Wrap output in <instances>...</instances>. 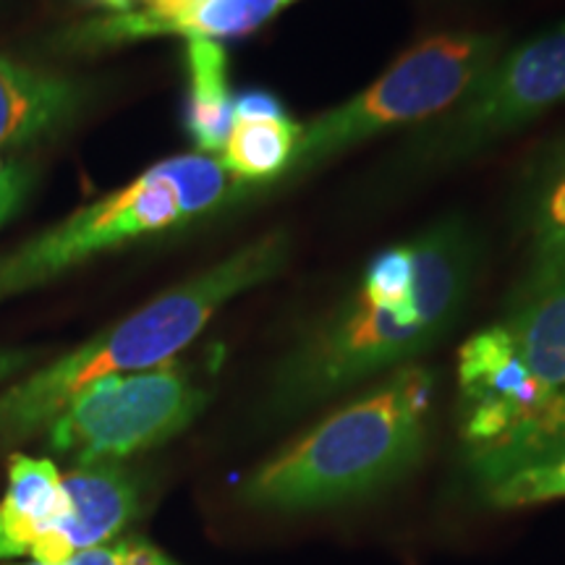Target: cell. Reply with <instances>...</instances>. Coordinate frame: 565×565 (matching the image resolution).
I'll return each instance as SVG.
<instances>
[{"mask_svg": "<svg viewBox=\"0 0 565 565\" xmlns=\"http://www.w3.org/2000/svg\"><path fill=\"white\" fill-rule=\"evenodd\" d=\"M484 242L445 215L362 267L356 286L299 335L273 370L265 414L286 422L435 349L475 294Z\"/></svg>", "mask_w": 565, "mask_h": 565, "instance_id": "cell-1", "label": "cell"}, {"mask_svg": "<svg viewBox=\"0 0 565 565\" xmlns=\"http://www.w3.org/2000/svg\"><path fill=\"white\" fill-rule=\"evenodd\" d=\"M288 259V231H267L228 257L175 282L74 351L6 385L0 391V454L45 433L63 406L97 380L173 362L225 303L273 280Z\"/></svg>", "mask_w": 565, "mask_h": 565, "instance_id": "cell-2", "label": "cell"}, {"mask_svg": "<svg viewBox=\"0 0 565 565\" xmlns=\"http://www.w3.org/2000/svg\"><path fill=\"white\" fill-rule=\"evenodd\" d=\"M433 404V370L408 364L385 374L257 466L242 500L257 511L303 513L356 503L398 484L422 463Z\"/></svg>", "mask_w": 565, "mask_h": 565, "instance_id": "cell-3", "label": "cell"}, {"mask_svg": "<svg viewBox=\"0 0 565 565\" xmlns=\"http://www.w3.org/2000/svg\"><path fill=\"white\" fill-rule=\"evenodd\" d=\"M244 202H254L252 189L212 154L186 152L154 162L126 186L3 254L0 301L34 291L97 254L186 228Z\"/></svg>", "mask_w": 565, "mask_h": 565, "instance_id": "cell-4", "label": "cell"}, {"mask_svg": "<svg viewBox=\"0 0 565 565\" xmlns=\"http://www.w3.org/2000/svg\"><path fill=\"white\" fill-rule=\"evenodd\" d=\"M565 103V21L508 47L458 100L404 134L370 179L374 192L445 173Z\"/></svg>", "mask_w": 565, "mask_h": 565, "instance_id": "cell-5", "label": "cell"}, {"mask_svg": "<svg viewBox=\"0 0 565 565\" xmlns=\"http://www.w3.org/2000/svg\"><path fill=\"white\" fill-rule=\"evenodd\" d=\"M500 53L503 38L487 32H443L416 42L370 87L301 124L291 166L270 192L294 186L380 134L408 131L440 116Z\"/></svg>", "mask_w": 565, "mask_h": 565, "instance_id": "cell-6", "label": "cell"}, {"mask_svg": "<svg viewBox=\"0 0 565 565\" xmlns=\"http://www.w3.org/2000/svg\"><path fill=\"white\" fill-rule=\"evenodd\" d=\"M141 513V487L121 463L74 466L13 454L0 500V563L58 565L118 540Z\"/></svg>", "mask_w": 565, "mask_h": 565, "instance_id": "cell-7", "label": "cell"}, {"mask_svg": "<svg viewBox=\"0 0 565 565\" xmlns=\"http://www.w3.org/2000/svg\"><path fill=\"white\" fill-rule=\"evenodd\" d=\"M207 401L210 393L175 362L113 374L63 406L45 429L47 448L74 466L121 463L179 437Z\"/></svg>", "mask_w": 565, "mask_h": 565, "instance_id": "cell-8", "label": "cell"}, {"mask_svg": "<svg viewBox=\"0 0 565 565\" xmlns=\"http://www.w3.org/2000/svg\"><path fill=\"white\" fill-rule=\"evenodd\" d=\"M299 0H137L131 11L105 13L61 34V45L76 53L131 45L139 40L244 38L278 19Z\"/></svg>", "mask_w": 565, "mask_h": 565, "instance_id": "cell-9", "label": "cell"}, {"mask_svg": "<svg viewBox=\"0 0 565 565\" xmlns=\"http://www.w3.org/2000/svg\"><path fill=\"white\" fill-rule=\"evenodd\" d=\"M500 320L519 343L540 404L521 466L545 461L565 422V270L524 275Z\"/></svg>", "mask_w": 565, "mask_h": 565, "instance_id": "cell-10", "label": "cell"}, {"mask_svg": "<svg viewBox=\"0 0 565 565\" xmlns=\"http://www.w3.org/2000/svg\"><path fill=\"white\" fill-rule=\"evenodd\" d=\"M84 100L79 82L0 55V150L53 137L79 116Z\"/></svg>", "mask_w": 565, "mask_h": 565, "instance_id": "cell-11", "label": "cell"}, {"mask_svg": "<svg viewBox=\"0 0 565 565\" xmlns=\"http://www.w3.org/2000/svg\"><path fill=\"white\" fill-rule=\"evenodd\" d=\"M519 228L529 246L524 275L565 270V137L547 147L521 181Z\"/></svg>", "mask_w": 565, "mask_h": 565, "instance_id": "cell-12", "label": "cell"}, {"mask_svg": "<svg viewBox=\"0 0 565 565\" xmlns=\"http://www.w3.org/2000/svg\"><path fill=\"white\" fill-rule=\"evenodd\" d=\"M186 131L196 152L217 158L233 129L228 55L217 40H186Z\"/></svg>", "mask_w": 565, "mask_h": 565, "instance_id": "cell-13", "label": "cell"}, {"mask_svg": "<svg viewBox=\"0 0 565 565\" xmlns=\"http://www.w3.org/2000/svg\"><path fill=\"white\" fill-rule=\"evenodd\" d=\"M299 139L301 124L291 116L267 118V121H233L217 160L233 179L252 189L254 200H259L288 171Z\"/></svg>", "mask_w": 565, "mask_h": 565, "instance_id": "cell-14", "label": "cell"}, {"mask_svg": "<svg viewBox=\"0 0 565 565\" xmlns=\"http://www.w3.org/2000/svg\"><path fill=\"white\" fill-rule=\"evenodd\" d=\"M484 498L498 508H526L565 498V450L545 461L521 466L484 490Z\"/></svg>", "mask_w": 565, "mask_h": 565, "instance_id": "cell-15", "label": "cell"}, {"mask_svg": "<svg viewBox=\"0 0 565 565\" xmlns=\"http://www.w3.org/2000/svg\"><path fill=\"white\" fill-rule=\"evenodd\" d=\"M13 565H40V563H13ZM58 565H181L168 557L162 550L139 540H113L108 545L84 550L66 563Z\"/></svg>", "mask_w": 565, "mask_h": 565, "instance_id": "cell-16", "label": "cell"}, {"mask_svg": "<svg viewBox=\"0 0 565 565\" xmlns=\"http://www.w3.org/2000/svg\"><path fill=\"white\" fill-rule=\"evenodd\" d=\"M288 113L278 95L265 89H246L233 97V121H267V118H286Z\"/></svg>", "mask_w": 565, "mask_h": 565, "instance_id": "cell-17", "label": "cell"}, {"mask_svg": "<svg viewBox=\"0 0 565 565\" xmlns=\"http://www.w3.org/2000/svg\"><path fill=\"white\" fill-rule=\"evenodd\" d=\"M38 359V351L26 349H0V383H9Z\"/></svg>", "mask_w": 565, "mask_h": 565, "instance_id": "cell-18", "label": "cell"}, {"mask_svg": "<svg viewBox=\"0 0 565 565\" xmlns=\"http://www.w3.org/2000/svg\"><path fill=\"white\" fill-rule=\"evenodd\" d=\"M26 183H30V179H26V173L21 171L17 179L9 183V186L0 189V225L9 221L13 212H17L21 200H24Z\"/></svg>", "mask_w": 565, "mask_h": 565, "instance_id": "cell-19", "label": "cell"}, {"mask_svg": "<svg viewBox=\"0 0 565 565\" xmlns=\"http://www.w3.org/2000/svg\"><path fill=\"white\" fill-rule=\"evenodd\" d=\"M87 3L100 6V9H105L108 13H124V11H131L137 0H87Z\"/></svg>", "mask_w": 565, "mask_h": 565, "instance_id": "cell-20", "label": "cell"}, {"mask_svg": "<svg viewBox=\"0 0 565 565\" xmlns=\"http://www.w3.org/2000/svg\"><path fill=\"white\" fill-rule=\"evenodd\" d=\"M19 173H21L19 166H6L3 158H0V189L9 186V183H11L13 179H17Z\"/></svg>", "mask_w": 565, "mask_h": 565, "instance_id": "cell-21", "label": "cell"}, {"mask_svg": "<svg viewBox=\"0 0 565 565\" xmlns=\"http://www.w3.org/2000/svg\"><path fill=\"white\" fill-rule=\"evenodd\" d=\"M563 450H565V422H563L561 433H557V440H555V450H553V456L563 454Z\"/></svg>", "mask_w": 565, "mask_h": 565, "instance_id": "cell-22", "label": "cell"}]
</instances>
